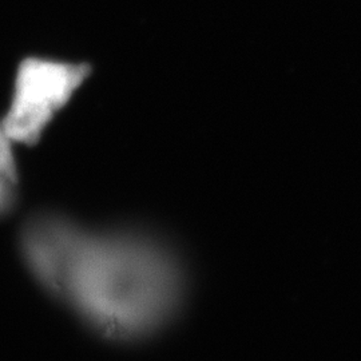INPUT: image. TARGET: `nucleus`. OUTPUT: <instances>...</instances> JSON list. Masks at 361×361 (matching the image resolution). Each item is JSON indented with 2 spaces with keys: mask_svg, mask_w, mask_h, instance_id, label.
Returning <instances> with one entry per match:
<instances>
[{
  "mask_svg": "<svg viewBox=\"0 0 361 361\" xmlns=\"http://www.w3.org/2000/svg\"><path fill=\"white\" fill-rule=\"evenodd\" d=\"M20 246L39 283L111 338L154 331L182 300L177 258L142 234L86 232L44 214L27 222Z\"/></svg>",
  "mask_w": 361,
  "mask_h": 361,
  "instance_id": "f257e3e1",
  "label": "nucleus"
},
{
  "mask_svg": "<svg viewBox=\"0 0 361 361\" xmlns=\"http://www.w3.org/2000/svg\"><path fill=\"white\" fill-rule=\"evenodd\" d=\"M92 73L89 63L26 58L18 67L11 106L1 125L13 143H38Z\"/></svg>",
  "mask_w": 361,
  "mask_h": 361,
  "instance_id": "f03ea898",
  "label": "nucleus"
},
{
  "mask_svg": "<svg viewBox=\"0 0 361 361\" xmlns=\"http://www.w3.org/2000/svg\"><path fill=\"white\" fill-rule=\"evenodd\" d=\"M13 145V140L8 137L0 122V173L13 182H18V168Z\"/></svg>",
  "mask_w": 361,
  "mask_h": 361,
  "instance_id": "7ed1b4c3",
  "label": "nucleus"
},
{
  "mask_svg": "<svg viewBox=\"0 0 361 361\" xmlns=\"http://www.w3.org/2000/svg\"><path fill=\"white\" fill-rule=\"evenodd\" d=\"M15 185L16 182L0 173V216H4L13 209L15 202Z\"/></svg>",
  "mask_w": 361,
  "mask_h": 361,
  "instance_id": "20e7f679",
  "label": "nucleus"
}]
</instances>
